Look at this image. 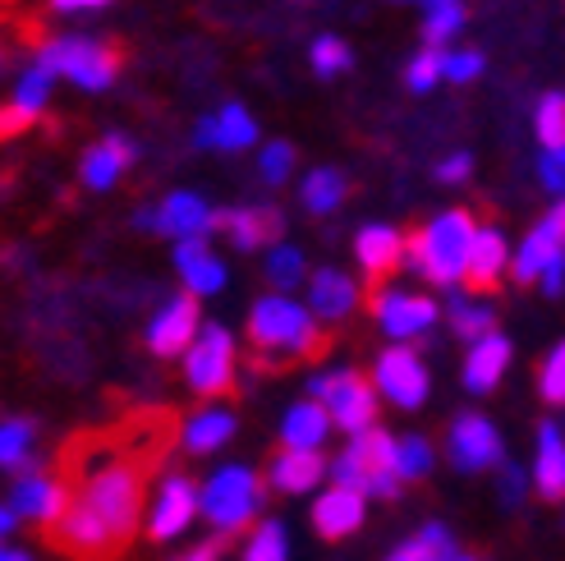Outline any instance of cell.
<instances>
[{"label": "cell", "instance_id": "obj_1", "mask_svg": "<svg viewBox=\"0 0 565 561\" xmlns=\"http://www.w3.org/2000/svg\"><path fill=\"white\" fill-rule=\"evenodd\" d=\"M166 461V442L143 414L116 433H78L61 452L55 479L70 511L51 529V548L70 561H120L138 534L148 474Z\"/></svg>", "mask_w": 565, "mask_h": 561}, {"label": "cell", "instance_id": "obj_2", "mask_svg": "<svg viewBox=\"0 0 565 561\" xmlns=\"http://www.w3.org/2000/svg\"><path fill=\"white\" fill-rule=\"evenodd\" d=\"M473 216L465 208H450L441 212L428 231H418L405 248H409V263L433 280V286H456V280L469 272V254H473Z\"/></svg>", "mask_w": 565, "mask_h": 561}, {"label": "cell", "instance_id": "obj_3", "mask_svg": "<svg viewBox=\"0 0 565 561\" xmlns=\"http://www.w3.org/2000/svg\"><path fill=\"white\" fill-rule=\"evenodd\" d=\"M248 341L258 346V354H295V359H318L327 350V336L313 327V314H303V304L286 295H267L263 304H253L248 314Z\"/></svg>", "mask_w": 565, "mask_h": 561}, {"label": "cell", "instance_id": "obj_4", "mask_svg": "<svg viewBox=\"0 0 565 561\" xmlns=\"http://www.w3.org/2000/svg\"><path fill=\"white\" fill-rule=\"evenodd\" d=\"M335 488H354V493H377V497H395L401 493V469H395V437H386L382 428L359 433L341 456L331 461Z\"/></svg>", "mask_w": 565, "mask_h": 561}, {"label": "cell", "instance_id": "obj_5", "mask_svg": "<svg viewBox=\"0 0 565 561\" xmlns=\"http://www.w3.org/2000/svg\"><path fill=\"white\" fill-rule=\"evenodd\" d=\"M38 65L55 78V74H65L70 83H78V88H88V93H102L116 83L120 74V51L116 46H102L93 38H55L38 51Z\"/></svg>", "mask_w": 565, "mask_h": 561}, {"label": "cell", "instance_id": "obj_6", "mask_svg": "<svg viewBox=\"0 0 565 561\" xmlns=\"http://www.w3.org/2000/svg\"><path fill=\"white\" fill-rule=\"evenodd\" d=\"M263 501V479L244 465H231L212 474V484L203 488V516L221 529V534H235L239 525H248V516L258 511Z\"/></svg>", "mask_w": 565, "mask_h": 561}, {"label": "cell", "instance_id": "obj_7", "mask_svg": "<svg viewBox=\"0 0 565 561\" xmlns=\"http://www.w3.org/2000/svg\"><path fill=\"white\" fill-rule=\"evenodd\" d=\"M308 387H313V401L327 405L331 424H341L354 437L373 428V419H377V391H373L369 378H359V373H327V378H313Z\"/></svg>", "mask_w": 565, "mask_h": 561}, {"label": "cell", "instance_id": "obj_8", "mask_svg": "<svg viewBox=\"0 0 565 561\" xmlns=\"http://www.w3.org/2000/svg\"><path fill=\"white\" fill-rule=\"evenodd\" d=\"M184 378L189 387L198 391V396H225L235 382V341L231 331L207 322L203 331H198V341L189 346L184 354Z\"/></svg>", "mask_w": 565, "mask_h": 561}, {"label": "cell", "instance_id": "obj_9", "mask_svg": "<svg viewBox=\"0 0 565 561\" xmlns=\"http://www.w3.org/2000/svg\"><path fill=\"white\" fill-rule=\"evenodd\" d=\"M10 511L23 516V520H33V525L55 529V525H61V516L70 511V493H65V484L55 479V474L28 469L23 479L14 484V493H10Z\"/></svg>", "mask_w": 565, "mask_h": 561}, {"label": "cell", "instance_id": "obj_10", "mask_svg": "<svg viewBox=\"0 0 565 561\" xmlns=\"http://www.w3.org/2000/svg\"><path fill=\"white\" fill-rule=\"evenodd\" d=\"M377 391L391 401V405H401V410H418L423 401H428V369L418 363L414 350L405 346H395L377 359Z\"/></svg>", "mask_w": 565, "mask_h": 561}, {"label": "cell", "instance_id": "obj_11", "mask_svg": "<svg viewBox=\"0 0 565 561\" xmlns=\"http://www.w3.org/2000/svg\"><path fill=\"white\" fill-rule=\"evenodd\" d=\"M561 254H565V199L543 216V226L520 244V254L511 258V272H515V280H543L547 263H556Z\"/></svg>", "mask_w": 565, "mask_h": 561}, {"label": "cell", "instance_id": "obj_12", "mask_svg": "<svg viewBox=\"0 0 565 561\" xmlns=\"http://www.w3.org/2000/svg\"><path fill=\"white\" fill-rule=\"evenodd\" d=\"M198 299L193 295H180V299H171V304H161L157 308V318H152V327H148V346H152V354H189V346L198 341Z\"/></svg>", "mask_w": 565, "mask_h": 561}, {"label": "cell", "instance_id": "obj_13", "mask_svg": "<svg viewBox=\"0 0 565 561\" xmlns=\"http://www.w3.org/2000/svg\"><path fill=\"white\" fill-rule=\"evenodd\" d=\"M373 314L386 327V336H395V341H409V336H423L437 322V304L428 295L382 290V295H373Z\"/></svg>", "mask_w": 565, "mask_h": 561}, {"label": "cell", "instance_id": "obj_14", "mask_svg": "<svg viewBox=\"0 0 565 561\" xmlns=\"http://www.w3.org/2000/svg\"><path fill=\"white\" fill-rule=\"evenodd\" d=\"M450 461L460 469H488L501 465V437L483 414H460L450 428Z\"/></svg>", "mask_w": 565, "mask_h": 561}, {"label": "cell", "instance_id": "obj_15", "mask_svg": "<svg viewBox=\"0 0 565 561\" xmlns=\"http://www.w3.org/2000/svg\"><path fill=\"white\" fill-rule=\"evenodd\" d=\"M203 507V501H198V493H193V484L189 479H166L161 484V493H157V507H152V520H148V539H175L180 529L193 520V511Z\"/></svg>", "mask_w": 565, "mask_h": 561}, {"label": "cell", "instance_id": "obj_16", "mask_svg": "<svg viewBox=\"0 0 565 561\" xmlns=\"http://www.w3.org/2000/svg\"><path fill=\"white\" fill-rule=\"evenodd\" d=\"M212 226H216V212L207 208V199H198V193H171V199L161 203V212H157V231L175 235L180 244L184 240H203Z\"/></svg>", "mask_w": 565, "mask_h": 561}, {"label": "cell", "instance_id": "obj_17", "mask_svg": "<svg viewBox=\"0 0 565 561\" xmlns=\"http://www.w3.org/2000/svg\"><path fill=\"white\" fill-rule=\"evenodd\" d=\"M405 235L401 231H391V226H363L359 240H354V254L363 263V272H369V280L377 286V280H386L395 267H401L405 258Z\"/></svg>", "mask_w": 565, "mask_h": 561}, {"label": "cell", "instance_id": "obj_18", "mask_svg": "<svg viewBox=\"0 0 565 561\" xmlns=\"http://www.w3.org/2000/svg\"><path fill=\"white\" fill-rule=\"evenodd\" d=\"M363 525V493L354 488H327L313 501V529L322 539H345Z\"/></svg>", "mask_w": 565, "mask_h": 561}, {"label": "cell", "instance_id": "obj_19", "mask_svg": "<svg viewBox=\"0 0 565 561\" xmlns=\"http://www.w3.org/2000/svg\"><path fill=\"white\" fill-rule=\"evenodd\" d=\"M175 267H180V276H184V286H189L193 299L198 295H216L225 286V267H221V258H212L207 240L175 244Z\"/></svg>", "mask_w": 565, "mask_h": 561}, {"label": "cell", "instance_id": "obj_20", "mask_svg": "<svg viewBox=\"0 0 565 561\" xmlns=\"http://www.w3.org/2000/svg\"><path fill=\"white\" fill-rule=\"evenodd\" d=\"M354 304H359V290H354V280L345 272H335V267L313 272V280H308V308H313L318 318L341 322Z\"/></svg>", "mask_w": 565, "mask_h": 561}, {"label": "cell", "instance_id": "obj_21", "mask_svg": "<svg viewBox=\"0 0 565 561\" xmlns=\"http://www.w3.org/2000/svg\"><path fill=\"white\" fill-rule=\"evenodd\" d=\"M505 363H511V341H505V336L492 331V336H483V341H473V350L465 359V387L483 396V391H492L501 382Z\"/></svg>", "mask_w": 565, "mask_h": 561}, {"label": "cell", "instance_id": "obj_22", "mask_svg": "<svg viewBox=\"0 0 565 561\" xmlns=\"http://www.w3.org/2000/svg\"><path fill=\"white\" fill-rule=\"evenodd\" d=\"M331 433V414L322 401H303L286 414V424H280V437H286V452H318Z\"/></svg>", "mask_w": 565, "mask_h": 561}, {"label": "cell", "instance_id": "obj_23", "mask_svg": "<svg viewBox=\"0 0 565 561\" xmlns=\"http://www.w3.org/2000/svg\"><path fill=\"white\" fill-rule=\"evenodd\" d=\"M533 479L547 501H565V437L556 424L539 428V465H533Z\"/></svg>", "mask_w": 565, "mask_h": 561}, {"label": "cell", "instance_id": "obj_24", "mask_svg": "<svg viewBox=\"0 0 565 561\" xmlns=\"http://www.w3.org/2000/svg\"><path fill=\"white\" fill-rule=\"evenodd\" d=\"M216 226H221V231H231L235 248H263L267 240L280 235V212H263V208L216 212Z\"/></svg>", "mask_w": 565, "mask_h": 561}, {"label": "cell", "instance_id": "obj_25", "mask_svg": "<svg viewBox=\"0 0 565 561\" xmlns=\"http://www.w3.org/2000/svg\"><path fill=\"white\" fill-rule=\"evenodd\" d=\"M505 263H511V248H505V240H501V231H478L473 235V254H469V286L473 290H492L497 280H501V272H505Z\"/></svg>", "mask_w": 565, "mask_h": 561}, {"label": "cell", "instance_id": "obj_26", "mask_svg": "<svg viewBox=\"0 0 565 561\" xmlns=\"http://www.w3.org/2000/svg\"><path fill=\"white\" fill-rule=\"evenodd\" d=\"M327 474V461L318 452H280L271 461V484L280 493H308Z\"/></svg>", "mask_w": 565, "mask_h": 561}, {"label": "cell", "instance_id": "obj_27", "mask_svg": "<svg viewBox=\"0 0 565 561\" xmlns=\"http://www.w3.org/2000/svg\"><path fill=\"white\" fill-rule=\"evenodd\" d=\"M129 161H134V148L125 144V138H106V144H97L88 157H83V180H88L93 189H110Z\"/></svg>", "mask_w": 565, "mask_h": 561}, {"label": "cell", "instance_id": "obj_28", "mask_svg": "<svg viewBox=\"0 0 565 561\" xmlns=\"http://www.w3.org/2000/svg\"><path fill=\"white\" fill-rule=\"evenodd\" d=\"M231 433H235V414L203 410V414H193L184 424V446L193 456H207V452H216L221 442H231Z\"/></svg>", "mask_w": 565, "mask_h": 561}, {"label": "cell", "instance_id": "obj_29", "mask_svg": "<svg viewBox=\"0 0 565 561\" xmlns=\"http://www.w3.org/2000/svg\"><path fill=\"white\" fill-rule=\"evenodd\" d=\"M33 442H38V428L28 424V419H10V424H0V465L28 474V461H33Z\"/></svg>", "mask_w": 565, "mask_h": 561}, {"label": "cell", "instance_id": "obj_30", "mask_svg": "<svg viewBox=\"0 0 565 561\" xmlns=\"http://www.w3.org/2000/svg\"><path fill=\"white\" fill-rule=\"evenodd\" d=\"M341 199H345V180H341V171H331V166H322V171H313L303 180V208L308 212H335L341 208Z\"/></svg>", "mask_w": 565, "mask_h": 561}, {"label": "cell", "instance_id": "obj_31", "mask_svg": "<svg viewBox=\"0 0 565 561\" xmlns=\"http://www.w3.org/2000/svg\"><path fill=\"white\" fill-rule=\"evenodd\" d=\"M533 129H539L547 152H561L565 148V93H547L539 102V110H533Z\"/></svg>", "mask_w": 565, "mask_h": 561}, {"label": "cell", "instance_id": "obj_32", "mask_svg": "<svg viewBox=\"0 0 565 561\" xmlns=\"http://www.w3.org/2000/svg\"><path fill=\"white\" fill-rule=\"evenodd\" d=\"M492 308L488 304H473V299H465V295H456L450 299V327H456L465 341H483V336H492Z\"/></svg>", "mask_w": 565, "mask_h": 561}, {"label": "cell", "instance_id": "obj_33", "mask_svg": "<svg viewBox=\"0 0 565 561\" xmlns=\"http://www.w3.org/2000/svg\"><path fill=\"white\" fill-rule=\"evenodd\" d=\"M46 97H51V74L42 65L23 70L19 83H14V110H23L28 120H38L42 110H46Z\"/></svg>", "mask_w": 565, "mask_h": 561}, {"label": "cell", "instance_id": "obj_34", "mask_svg": "<svg viewBox=\"0 0 565 561\" xmlns=\"http://www.w3.org/2000/svg\"><path fill=\"white\" fill-rule=\"evenodd\" d=\"M465 23V6L460 0H433L428 14H423V38H428V46H441L446 38H456Z\"/></svg>", "mask_w": 565, "mask_h": 561}, {"label": "cell", "instance_id": "obj_35", "mask_svg": "<svg viewBox=\"0 0 565 561\" xmlns=\"http://www.w3.org/2000/svg\"><path fill=\"white\" fill-rule=\"evenodd\" d=\"M216 125H221V148H248V144H258V125H253V116L244 106H225L221 116H216Z\"/></svg>", "mask_w": 565, "mask_h": 561}, {"label": "cell", "instance_id": "obj_36", "mask_svg": "<svg viewBox=\"0 0 565 561\" xmlns=\"http://www.w3.org/2000/svg\"><path fill=\"white\" fill-rule=\"evenodd\" d=\"M267 280L276 290H295L299 280H303V254L290 244H276L271 254H267Z\"/></svg>", "mask_w": 565, "mask_h": 561}, {"label": "cell", "instance_id": "obj_37", "mask_svg": "<svg viewBox=\"0 0 565 561\" xmlns=\"http://www.w3.org/2000/svg\"><path fill=\"white\" fill-rule=\"evenodd\" d=\"M395 469H401V479H423L433 469V446L423 437H401L395 442Z\"/></svg>", "mask_w": 565, "mask_h": 561}, {"label": "cell", "instance_id": "obj_38", "mask_svg": "<svg viewBox=\"0 0 565 561\" xmlns=\"http://www.w3.org/2000/svg\"><path fill=\"white\" fill-rule=\"evenodd\" d=\"M401 552H409L414 561H456V543H450V534L441 525H428L414 543H405Z\"/></svg>", "mask_w": 565, "mask_h": 561}, {"label": "cell", "instance_id": "obj_39", "mask_svg": "<svg viewBox=\"0 0 565 561\" xmlns=\"http://www.w3.org/2000/svg\"><path fill=\"white\" fill-rule=\"evenodd\" d=\"M409 88L414 93H428V88H437V78H446V55L437 51V46H428V51H418L414 61H409Z\"/></svg>", "mask_w": 565, "mask_h": 561}, {"label": "cell", "instance_id": "obj_40", "mask_svg": "<svg viewBox=\"0 0 565 561\" xmlns=\"http://www.w3.org/2000/svg\"><path fill=\"white\" fill-rule=\"evenodd\" d=\"M244 561H286V529H280L276 520L258 525V534H253Z\"/></svg>", "mask_w": 565, "mask_h": 561}, {"label": "cell", "instance_id": "obj_41", "mask_svg": "<svg viewBox=\"0 0 565 561\" xmlns=\"http://www.w3.org/2000/svg\"><path fill=\"white\" fill-rule=\"evenodd\" d=\"M313 70H318L322 78L350 70V46H345L341 38H318V42H313Z\"/></svg>", "mask_w": 565, "mask_h": 561}, {"label": "cell", "instance_id": "obj_42", "mask_svg": "<svg viewBox=\"0 0 565 561\" xmlns=\"http://www.w3.org/2000/svg\"><path fill=\"white\" fill-rule=\"evenodd\" d=\"M539 387H543V401H547V405H565V341L547 354Z\"/></svg>", "mask_w": 565, "mask_h": 561}, {"label": "cell", "instance_id": "obj_43", "mask_svg": "<svg viewBox=\"0 0 565 561\" xmlns=\"http://www.w3.org/2000/svg\"><path fill=\"white\" fill-rule=\"evenodd\" d=\"M295 171V148L290 144H267L263 148V180L267 184H280Z\"/></svg>", "mask_w": 565, "mask_h": 561}, {"label": "cell", "instance_id": "obj_44", "mask_svg": "<svg viewBox=\"0 0 565 561\" xmlns=\"http://www.w3.org/2000/svg\"><path fill=\"white\" fill-rule=\"evenodd\" d=\"M478 70H483V55L478 51H450L446 55V78L450 83H469V78H478Z\"/></svg>", "mask_w": 565, "mask_h": 561}, {"label": "cell", "instance_id": "obj_45", "mask_svg": "<svg viewBox=\"0 0 565 561\" xmlns=\"http://www.w3.org/2000/svg\"><path fill=\"white\" fill-rule=\"evenodd\" d=\"M539 176H543V184H547L552 193H561V199H565V148H561V152H543Z\"/></svg>", "mask_w": 565, "mask_h": 561}, {"label": "cell", "instance_id": "obj_46", "mask_svg": "<svg viewBox=\"0 0 565 561\" xmlns=\"http://www.w3.org/2000/svg\"><path fill=\"white\" fill-rule=\"evenodd\" d=\"M469 171H473V161H469L465 152H456V157H446V161L437 166V176H441L446 184H460V180H469Z\"/></svg>", "mask_w": 565, "mask_h": 561}, {"label": "cell", "instance_id": "obj_47", "mask_svg": "<svg viewBox=\"0 0 565 561\" xmlns=\"http://www.w3.org/2000/svg\"><path fill=\"white\" fill-rule=\"evenodd\" d=\"M520 493H524V474L515 465H501V497L505 501H520Z\"/></svg>", "mask_w": 565, "mask_h": 561}, {"label": "cell", "instance_id": "obj_48", "mask_svg": "<svg viewBox=\"0 0 565 561\" xmlns=\"http://www.w3.org/2000/svg\"><path fill=\"white\" fill-rule=\"evenodd\" d=\"M543 290H547V295H561V290H565V254H561L556 263H547V272H543Z\"/></svg>", "mask_w": 565, "mask_h": 561}, {"label": "cell", "instance_id": "obj_49", "mask_svg": "<svg viewBox=\"0 0 565 561\" xmlns=\"http://www.w3.org/2000/svg\"><path fill=\"white\" fill-rule=\"evenodd\" d=\"M193 144H198V148H221V125H216V120H198Z\"/></svg>", "mask_w": 565, "mask_h": 561}, {"label": "cell", "instance_id": "obj_50", "mask_svg": "<svg viewBox=\"0 0 565 561\" xmlns=\"http://www.w3.org/2000/svg\"><path fill=\"white\" fill-rule=\"evenodd\" d=\"M28 125H33V120H28L23 116V110H0V138H6V134H19V129H28Z\"/></svg>", "mask_w": 565, "mask_h": 561}, {"label": "cell", "instance_id": "obj_51", "mask_svg": "<svg viewBox=\"0 0 565 561\" xmlns=\"http://www.w3.org/2000/svg\"><path fill=\"white\" fill-rule=\"evenodd\" d=\"M175 561H221V539H212V543H198L193 552H184V557H175Z\"/></svg>", "mask_w": 565, "mask_h": 561}, {"label": "cell", "instance_id": "obj_52", "mask_svg": "<svg viewBox=\"0 0 565 561\" xmlns=\"http://www.w3.org/2000/svg\"><path fill=\"white\" fill-rule=\"evenodd\" d=\"M55 10H65V14H74V10H102V6H110V0H51Z\"/></svg>", "mask_w": 565, "mask_h": 561}, {"label": "cell", "instance_id": "obj_53", "mask_svg": "<svg viewBox=\"0 0 565 561\" xmlns=\"http://www.w3.org/2000/svg\"><path fill=\"white\" fill-rule=\"evenodd\" d=\"M138 226H143V231H157V212L143 208V212H138Z\"/></svg>", "mask_w": 565, "mask_h": 561}, {"label": "cell", "instance_id": "obj_54", "mask_svg": "<svg viewBox=\"0 0 565 561\" xmlns=\"http://www.w3.org/2000/svg\"><path fill=\"white\" fill-rule=\"evenodd\" d=\"M10 525H14V511H10V507H0V534H10Z\"/></svg>", "mask_w": 565, "mask_h": 561}, {"label": "cell", "instance_id": "obj_55", "mask_svg": "<svg viewBox=\"0 0 565 561\" xmlns=\"http://www.w3.org/2000/svg\"><path fill=\"white\" fill-rule=\"evenodd\" d=\"M391 561H414V557H409V552H395V557H391Z\"/></svg>", "mask_w": 565, "mask_h": 561}, {"label": "cell", "instance_id": "obj_56", "mask_svg": "<svg viewBox=\"0 0 565 561\" xmlns=\"http://www.w3.org/2000/svg\"><path fill=\"white\" fill-rule=\"evenodd\" d=\"M6 561H28V557H19V552H6Z\"/></svg>", "mask_w": 565, "mask_h": 561}, {"label": "cell", "instance_id": "obj_57", "mask_svg": "<svg viewBox=\"0 0 565 561\" xmlns=\"http://www.w3.org/2000/svg\"><path fill=\"white\" fill-rule=\"evenodd\" d=\"M414 6H423V10H428V6H433V0H414Z\"/></svg>", "mask_w": 565, "mask_h": 561}, {"label": "cell", "instance_id": "obj_58", "mask_svg": "<svg viewBox=\"0 0 565 561\" xmlns=\"http://www.w3.org/2000/svg\"><path fill=\"white\" fill-rule=\"evenodd\" d=\"M456 561H478V557H456Z\"/></svg>", "mask_w": 565, "mask_h": 561}]
</instances>
